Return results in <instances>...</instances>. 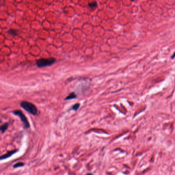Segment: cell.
Returning <instances> with one entry per match:
<instances>
[{"instance_id": "obj_1", "label": "cell", "mask_w": 175, "mask_h": 175, "mask_svg": "<svg viewBox=\"0 0 175 175\" xmlns=\"http://www.w3.org/2000/svg\"><path fill=\"white\" fill-rule=\"evenodd\" d=\"M20 106L22 108L31 114L36 115L38 114V109L37 107L32 103L26 101H23L21 102Z\"/></svg>"}, {"instance_id": "obj_2", "label": "cell", "mask_w": 175, "mask_h": 175, "mask_svg": "<svg viewBox=\"0 0 175 175\" xmlns=\"http://www.w3.org/2000/svg\"><path fill=\"white\" fill-rule=\"evenodd\" d=\"M56 60L54 58H40L37 61L36 64L38 68H44L48 66H50L54 64Z\"/></svg>"}, {"instance_id": "obj_3", "label": "cell", "mask_w": 175, "mask_h": 175, "mask_svg": "<svg viewBox=\"0 0 175 175\" xmlns=\"http://www.w3.org/2000/svg\"><path fill=\"white\" fill-rule=\"evenodd\" d=\"M12 112L15 115L19 116L22 122H23L24 125V127L25 129H29L30 128V124L27 118H26V116L23 114V112L20 110H15L14 111H13Z\"/></svg>"}, {"instance_id": "obj_4", "label": "cell", "mask_w": 175, "mask_h": 175, "mask_svg": "<svg viewBox=\"0 0 175 175\" xmlns=\"http://www.w3.org/2000/svg\"><path fill=\"white\" fill-rule=\"evenodd\" d=\"M17 150H13L11 151H9L7 152L6 154H4L1 156H0V160H3V159H6L9 157H10L11 156H12L13 154H15L16 152H17Z\"/></svg>"}, {"instance_id": "obj_5", "label": "cell", "mask_w": 175, "mask_h": 175, "mask_svg": "<svg viewBox=\"0 0 175 175\" xmlns=\"http://www.w3.org/2000/svg\"><path fill=\"white\" fill-rule=\"evenodd\" d=\"M9 126V124L8 123H5L3 124L1 126H0V131H1L3 133L5 132Z\"/></svg>"}, {"instance_id": "obj_6", "label": "cell", "mask_w": 175, "mask_h": 175, "mask_svg": "<svg viewBox=\"0 0 175 175\" xmlns=\"http://www.w3.org/2000/svg\"><path fill=\"white\" fill-rule=\"evenodd\" d=\"M76 97L77 96H76V94L74 92H73L70 93L69 95L65 98V100H70V99H74V98H76Z\"/></svg>"}, {"instance_id": "obj_7", "label": "cell", "mask_w": 175, "mask_h": 175, "mask_svg": "<svg viewBox=\"0 0 175 175\" xmlns=\"http://www.w3.org/2000/svg\"><path fill=\"white\" fill-rule=\"evenodd\" d=\"M89 6L92 9H94L97 7V3L96 1H93L89 4Z\"/></svg>"}, {"instance_id": "obj_8", "label": "cell", "mask_w": 175, "mask_h": 175, "mask_svg": "<svg viewBox=\"0 0 175 175\" xmlns=\"http://www.w3.org/2000/svg\"><path fill=\"white\" fill-rule=\"evenodd\" d=\"M8 33L9 34H10L13 36H15L18 33L17 31L16 30H14V29H10L8 31Z\"/></svg>"}, {"instance_id": "obj_9", "label": "cell", "mask_w": 175, "mask_h": 175, "mask_svg": "<svg viewBox=\"0 0 175 175\" xmlns=\"http://www.w3.org/2000/svg\"><path fill=\"white\" fill-rule=\"evenodd\" d=\"M79 107H80V104L77 103V104H76L72 106V109L75 110V111H76L78 109Z\"/></svg>"}, {"instance_id": "obj_10", "label": "cell", "mask_w": 175, "mask_h": 175, "mask_svg": "<svg viewBox=\"0 0 175 175\" xmlns=\"http://www.w3.org/2000/svg\"><path fill=\"white\" fill-rule=\"evenodd\" d=\"M24 165V163L23 162H18L17 163H16L15 164L13 165V167L14 168H17L19 167H21L22 166H23Z\"/></svg>"}, {"instance_id": "obj_11", "label": "cell", "mask_w": 175, "mask_h": 175, "mask_svg": "<svg viewBox=\"0 0 175 175\" xmlns=\"http://www.w3.org/2000/svg\"><path fill=\"white\" fill-rule=\"evenodd\" d=\"M171 58H172V59H174V58H175V52L174 53V54H173L172 55V56Z\"/></svg>"}, {"instance_id": "obj_12", "label": "cell", "mask_w": 175, "mask_h": 175, "mask_svg": "<svg viewBox=\"0 0 175 175\" xmlns=\"http://www.w3.org/2000/svg\"><path fill=\"white\" fill-rule=\"evenodd\" d=\"M86 175H93L92 174H91V173H89V174H87Z\"/></svg>"}, {"instance_id": "obj_13", "label": "cell", "mask_w": 175, "mask_h": 175, "mask_svg": "<svg viewBox=\"0 0 175 175\" xmlns=\"http://www.w3.org/2000/svg\"><path fill=\"white\" fill-rule=\"evenodd\" d=\"M131 1H134V0H131Z\"/></svg>"}]
</instances>
